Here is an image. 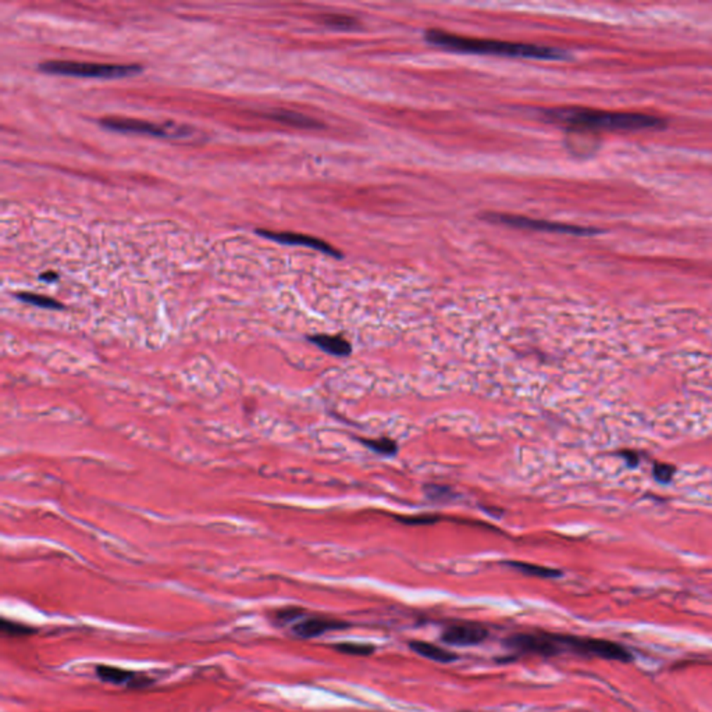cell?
Instances as JSON below:
<instances>
[{"label": "cell", "instance_id": "obj_1", "mask_svg": "<svg viewBox=\"0 0 712 712\" xmlns=\"http://www.w3.org/2000/svg\"><path fill=\"white\" fill-rule=\"evenodd\" d=\"M426 41L437 48L460 52V53H473V55H493V56H504V58H515V59H531V60H565L568 59V53L550 46L543 45H527V44H515V42H504L494 39H479V38H467L450 34L441 30H429L425 32Z\"/></svg>", "mask_w": 712, "mask_h": 712}, {"label": "cell", "instance_id": "obj_2", "mask_svg": "<svg viewBox=\"0 0 712 712\" xmlns=\"http://www.w3.org/2000/svg\"><path fill=\"white\" fill-rule=\"evenodd\" d=\"M544 120L575 130L639 131L665 126L659 117L642 113H618L583 108H557L543 110Z\"/></svg>", "mask_w": 712, "mask_h": 712}, {"label": "cell", "instance_id": "obj_3", "mask_svg": "<svg viewBox=\"0 0 712 712\" xmlns=\"http://www.w3.org/2000/svg\"><path fill=\"white\" fill-rule=\"evenodd\" d=\"M39 70L56 75L117 79L139 74L142 71V67L139 65H105V63H86L72 60H49L41 63Z\"/></svg>", "mask_w": 712, "mask_h": 712}, {"label": "cell", "instance_id": "obj_4", "mask_svg": "<svg viewBox=\"0 0 712 712\" xmlns=\"http://www.w3.org/2000/svg\"><path fill=\"white\" fill-rule=\"evenodd\" d=\"M490 223L503 224L514 228H522V230H534V231H548V233H559V234H568L575 237H590L595 235L600 231L595 228L588 227H581V226H572L558 221H548V220H538L531 219L526 216H517V214H507V213H487L483 216Z\"/></svg>", "mask_w": 712, "mask_h": 712}, {"label": "cell", "instance_id": "obj_5", "mask_svg": "<svg viewBox=\"0 0 712 712\" xmlns=\"http://www.w3.org/2000/svg\"><path fill=\"white\" fill-rule=\"evenodd\" d=\"M561 643L564 649L574 651L576 654L585 656H595L609 661H621L629 662L633 659V655L629 649L609 640L604 639H591V637H575V636H561Z\"/></svg>", "mask_w": 712, "mask_h": 712}, {"label": "cell", "instance_id": "obj_6", "mask_svg": "<svg viewBox=\"0 0 712 712\" xmlns=\"http://www.w3.org/2000/svg\"><path fill=\"white\" fill-rule=\"evenodd\" d=\"M101 126L110 131L117 132H132V134H142V135H150L155 138H179L184 134L180 130H171V124L169 126H160L150 122L136 120V119H126V117H108L102 119Z\"/></svg>", "mask_w": 712, "mask_h": 712}, {"label": "cell", "instance_id": "obj_7", "mask_svg": "<svg viewBox=\"0 0 712 712\" xmlns=\"http://www.w3.org/2000/svg\"><path fill=\"white\" fill-rule=\"evenodd\" d=\"M255 233L263 238H267V240L284 244V245L305 247V248H311V250L323 252L325 255L332 257V258H341V252L338 250L332 248L330 244L324 242L319 238H315V237H309L305 234H295V233H276V231L261 230V228L257 230Z\"/></svg>", "mask_w": 712, "mask_h": 712}, {"label": "cell", "instance_id": "obj_8", "mask_svg": "<svg viewBox=\"0 0 712 712\" xmlns=\"http://www.w3.org/2000/svg\"><path fill=\"white\" fill-rule=\"evenodd\" d=\"M510 646L524 652H534L540 655H555L564 651L559 636L548 635H517L510 639Z\"/></svg>", "mask_w": 712, "mask_h": 712}, {"label": "cell", "instance_id": "obj_9", "mask_svg": "<svg viewBox=\"0 0 712 712\" xmlns=\"http://www.w3.org/2000/svg\"><path fill=\"white\" fill-rule=\"evenodd\" d=\"M488 632L476 623L453 625L443 633V640L451 646H476L487 639Z\"/></svg>", "mask_w": 712, "mask_h": 712}, {"label": "cell", "instance_id": "obj_10", "mask_svg": "<svg viewBox=\"0 0 712 712\" xmlns=\"http://www.w3.org/2000/svg\"><path fill=\"white\" fill-rule=\"evenodd\" d=\"M344 628H347V625L344 622L334 621L330 618H322V616H312V618H308V619L297 623L294 626V632L299 637L312 639V637L322 636L325 632L338 630V629H344Z\"/></svg>", "mask_w": 712, "mask_h": 712}, {"label": "cell", "instance_id": "obj_11", "mask_svg": "<svg viewBox=\"0 0 712 712\" xmlns=\"http://www.w3.org/2000/svg\"><path fill=\"white\" fill-rule=\"evenodd\" d=\"M96 673L103 682H109L113 685H120V686L124 685V686H130V687H139V686L146 685V680H145L146 678L138 676L134 672L124 671V669H120L116 666L101 665L96 668Z\"/></svg>", "mask_w": 712, "mask_h": 712}, {"label": "cell", "instance_id": "obj_12", "mask_svg": "<svg viewBox=\"0 0 712 712\" xmlns=\"http://www.w3.org/2000/svg\"><path fill=\"white\" fill-rule=\"evenodd\" d=\"M309 341L334 356H348L351 354V344L339 335L318 334L309 337Z\"/></svg>", "mask_w": 712, "mask_h": 712}, {"label": "cell", "instance_id": "obj_13", "mask_svg": "<svg viewBox=\"0 0 712 712\" xmlns=\"http://www.w3.org/2000/svg\"><path fill=\"white\" fill-rule=\"evenodd\" d=\"M266 117L276 120L281 124L292 126L297 129H319V127H322V124L319 122H316L315 119L305 116L302 113L291 112V110H274V112L267 113Z\"/></svg>", "mask_w": 712, "mask_h": 712}, {"label": "cell", "instance_id": "obj_14", "mask_svg": "<svg viewBox=\"0 0 712 712\" xmlns=\"http://www.w3.org/2000/svg\"><path fill=\"white\" fill-rule=\"evenodd\" d=\"M409 647L410 649H413L416 654L422 655L423 658H427L430 661H434V662H441V664H450L456 659V655L448 651L447 648L439 647L433 643H427V642H410L409 643Z\"/></svg>", "mask_w": 712, "mask_h": 712}, {"label": "cell", "instance_id": "obj_15", "mask_svg": "<svg viewBox=\"0 0 712 712\" xmlns=\"http://www.w3.org/2000/svg\"><path fill=\"white\" fill-rule=\"evenodd\" d=\"M17 299H20L21 302L24 304H28V305H34V306H38V308H44V309H52V311H56V309H63V305L60 302H58L56 299L53 298H49V297H45V295H39V294H34V292H20L15 295Z\"/></svg>", "mask_w": 712, "mask_h": 712}, {"label": "cell", "instance_id": "obj_16", "mask_svg": "<svg viewBox=\"0 0 712 712\" xmlns=\"http://www.w3.org/2000/svg\"><path fill=\"white\" fill-rule=\"evenodd\" d=\"M508 565L524 575H529V576H536V578H558V576H561L559 571L550 569L545 567L531 565V564H526V562H508Z\"/></svg>", "mask_w": 712, "mask_h": 712}, {"label": "cell", "instance_id": "obj_17", "mask_svg": "<svg viewBox=\"0 0 712 712\" xmlns=\"http://www.w3.org/2000/svg\"><path fill=\"white\" fill-rule=\"evenodd\" d=\"M324 24L331 27V28H335V30H354L356 25H358V21L349 15H342V14H330V15H324L323 17Z\"/></svg>", "mask_w": 712, "mask_h": 712}, {"label": "cell", "instance_id": "obj_18", "mask_svg": "<svg viewBox=\"0 0 712 712\" xmlns=\"http://www.w3.org/2000/svg\"><path fill=\"white\" fill-rule=\"evenodd\" d=\"M368 448L377 453L383 455H394L396 453V444L389 439H380V440H361Z\"/></svg>", "mask_w": 712, "mask_h": 712}, {"label": "cell", "instance_id": "obj_19", "mask_svg": "<svg viewBox=\"0 0 712 712\" xmlns=\"http://www.w3.org/2000/svg\"><path fill=\"white\" fill-rule=\"evenodd\" d=\"M335 649L347 655H370L375 652V647L370 645L361 643H339L335 645Z\"/></svg>", "mask_w": 712, "mask_h": 712}, {"label": "cell", "instance_id": "obj_20", "mask_svg": "<svg viewBox=\"0 0 712 712\" xmlns=\"http://www.w3.org/2000/svg\"><path fill=\"white\" fill-rule=\"evenodd\" d=\"M652 473H654V477L656 481L666 484L672 480V477L675 474V466L669 465V463H655Z\"/></svg>", "mask_w": 712, "mask_h": 712}, {"label": "cell", "instance_id": "obj_21", "mask_svg": "<svg viewBox=\"0 0 712 712\" xmlns=\"http://www.w3.org/2000/svg\"><path fill=\"white\" fill-rule=\"evenodd\" d=\"M1 632L6 635H10V636H21L27 632V629L24 626L14 623V622H8V621L3 619L1 621Z\"/></svg>", "mask_w": 712, "mask_h": 712}, {"label": "cell", "instance_id": "obj_22", "mask_svg": "<svg viewBox=\"0 0 712 712\" xmlns=\"http://www.w3.org/2000/svg\"><path fill=\"white\" fill-rule=\"evenodd\" d=\"M403 523L408 524H432L437 522V517H413V518L401 519Z\"/></svg>", "mask_w": 712, "mask_h": 712}, {"label": "cell", "instance_id": "obj_23", "mask_svg": "<svg viewBox=\"0 0 712 712\" xmlns=\"http://www.w3.org/2000/svg\"><path fill=\"white\" fill-rule=\"evenodd\" d=\"M626 462L629 466H637L639 465V455L635 453V451H623V453H619Z\"/></svg>", "mask_w": 712, "mask_h": 712}, {"label": "cell", "instance_id": "obj_24", "mask_svg": "<svg viewBox=\"0 0 712 712\" xmlns=\"http://www.w3.org/2000/svg\"><path fill=\"white\" fill-rule=\"evenodd\" d=\"M39 278H41V280H44V281H49V283H52V281H56V280H58V274H56V273H53V271H48V273L41 274V277H39Z\"/></svg>", "mask_w": 712, "mask_h": 712}]
</instances>
